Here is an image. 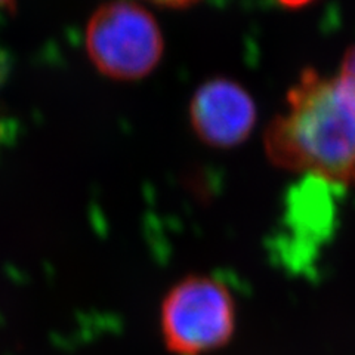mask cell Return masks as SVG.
<instances>
[{"label":"cell","mask_w":355,"mask_h":355,"mask_svg":"<svg viewBox=\"0 0 355 355\" xmlns=\"http://www.w3.org/2000/svg\"><path fill=\"white\" fill-rule=\"evenodd\" d=\"M17 3V0H0V10H10Z\"/></svg>","instance_id":"cell-10"},{"label":"cell","mask_w":355,"mask_h":355,"mask_svg":"<svg viewBox=\"0 0 355 355\" xmlns=\"http://www.w3.org/2000/svg\"><path fill=\"white\" fill-rule=\"evenodd\" d=\"M342 73H345L355 79V48L349 49L345 55V60L342 62Z\"/></svg>","instance_id":"cell-7"},{"label":"cell","mask_w":355,"mask_h":355,"mask_svg":"<svg viewBox=\"0 0 355 355\" xmlns=\"http://www.w3.org/2000/svg\"><path fill=\"white\" fill-rule=\"evenodd\" d=\"M258 110L246 87L214 77L197 87L190 101V123L198 139L215 148H232L257 126Z\"/></svg>","instance_id":"cell-4"},{"label":"cell","mask_w":355,"mask_h":355,"mask_svg":"<svg viewBox=\"0 0 355 355\" xmlns=\"http://www.w3.org/2000/svg\"><path fill=\"white\" fill-rule=\"evenodd\" d=\"M85 51L96 71L117 82L151 74L164 53L157 19L135 0H107L87 19Z\"/></svg>","instance_id":"cell-2"},{"label":"cell","mask_w":355,"mask_h":355,"mask_svg":"<svg viewBox=\"0 0 355 355\" xmlns=\"http://www.w3.org/2000/svg\"><path fill=\"white\" fill-rule=\"evenodd\" d=\"M146 2L169 9H187L198 3L200 0H146Z\"/></svg>","instance_id":"cell-6"},{"label":"cell","mask_w":355,"mask_h":355,"mask_svg":"<svg viewBox=\"0 0 355 355\" xmlns=\"http://www.w3.org/2000/svg\"><path fill=\"white\" fill-rule=\"evenodd\" d=\"M277 2L288 9H301L315 2V0H277Z\"/></svg>","instance_id":"cell-9"},{"label":"cell","mask_w":355,"mask_h":355,"mask_svg":"<svg viewBox=\"0 0 355 355\" xmlns=\"http://www.w3.org/2000/svg\"><path fill=\"white\" fill-rule=\"evenodd\" d=\"M10 71H12V58L5 48L0 46V86L6 83Z\"/></svg>","instance_id":"cell-5"},{"label":"cell","mask_w":355,"mask_h":355,"mask_svg":"<svg viewBox=\"0 0 355 355\" xmlns=\"http://www.w3.org/2000/svg\"><path fill=\"white\" fill-rule=\"evenodd\" d=\"M12 123H10V120L5 119L0 116V148L5 142H8L10 139V135H12Z\"/></svg>","instance_id":"cell-8"},{"label":"cell","mask_w":355,"mask_h":355,"mask_svg":"<svg viewBox=\"0 0 355 355\" xmlns=\"http://www.w3.org/2000/svg\"><path fill=\"white\" fill-rule=\"evenodd\" d=\"M237 306L228 287L214 277L188 275L163 299L160 330L178 355H202L225 347L236 331Z\"/></svg>","instance_id":"cell-3"},{"label":"cell","mask_w":355,"mask_h":355,"mask_svg":"<svg viewBox=\"0 0 355 355\" xmlns=\"http://www.w3.org/2000/svg\"><path fill=\"white\" fill-rule=\"evenodd\" d=\"M265 151L283 169L355 184V79L305 70L286 110L265 130Z\"/></svg>","instance_id":"cell-1"}]
</instances>
